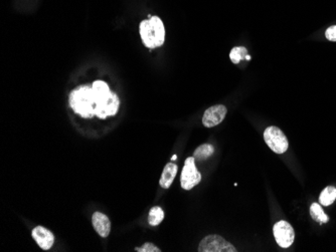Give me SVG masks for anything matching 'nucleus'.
I'll return each mask as SVG.
<instances>
[{
	"instance_id": "obj_1",
	"label": "nucleus",
	"mask_w": 336,
	"mask_h": 252,
	"mask_svg": "<svg viewBox=\"0 0 336 252\" xmlns=\"http://www.w3.org/2000/svg\"><path fill=\"white\" fill-rule=\"evenodd\" d=\"M70 106L73 111L82 118H92L95 116L96 101L92 88L81 86L75 89L70 95Z\"/></svg>"
},
{
	"instance_id": "obj_2",
	"label": "nucleus",
	"mask_w": 336,
	"mask_h": 252,
	"mask_svg": "<svg viewBox=\"0 0 336 252\" xmlns=\"http://www.w3.org/2000/svg\"><path fill=\"white\" fill-rule=\"evenodd\" d=\"M140 35L143 43L148 48L161 46L165 39V29L162 20L157 16H152L148 20L140 23Z\"/></svg>"
},
{
	"instance_id": "obj_3",
	"label": "nucleus",
	"mask_w": 336,
	"mask_h": 252,
	"mask_svg": "<svg viewBox=\"0 0 336 252\" xmlns=\"http://www.w3.org/2000/svg\"><path fill=\"white\" fill-rule=\"evenodd\" d=\"M264 140L268 147L276 154H284L289 148L287 137L277 127H268L264 132Z\"/></svg>"
},
{
	"instance_id": "obj_4",
	"label": "nucleus",
	"mask_w": 336,
	"mask_h": 252,
	"mask_svg": "<svg viewBox=\"0 0 336 252\" xmlns=\"http://www.w3.org/2000/svg\"><path fill=\"white\" fill-rule=\"evenodd\" d=\"M202 181V175L196 166L195 157H189L185 160L181 172L180 183L184 190H191Z\"/></svg>"
},
{
	"instance_id": "obj_5",
	"label": "nucleus",
	"mask_w": 336,
	"mask_h": 252,
	"mask_svg": "<svg viewBox=\"0 0 336 252\" xmlns=\"http://www.w3.org/2000/svg\"><path fill=\"white\" fill-rule=\"evenodd\" d=\"M200 252H235L236 249L220 235L205 237L199 246Z\"/></svg>"
},
{
	"instance_id": "obj_6",
	"label": "nucleus",
	"mask_w": 336,
	"mask_h": 252,
	"mask_svg": "<svg viewBox=\"0 0 336 252\" xmlns=\"http://www.w3.org/2000/svg\"><path fill=\"white\" fill-rule=\"evenodd\" d=\"M273 232L276 242L282 248H288L293 244L295 238V232L291 224L288 223L287 221L282 220L277 222L274 225Z\"/></svg>"
},
{
	"instance_id": "obj_7",
	"label": "nucleus",
	"mask_w": 336,
	"mask_h": 252,
	"mask_svg": "<svg viewBox=\"0 0 336 252\" xmlns=\"http://www.w3.org/2000/svg\"><path fill=\"white\" fill-rule=\"evenodd\" d=\"M119 105L120 101L118 96L111 93L106 100L96 104L95 116L100 119H106L109 116H115L119 110Z\"/></svg>"
},
{
	"instance_id": "obj_8",
	"label": "nucleus",
	"mask_w": 336,
	"mask_h": 252,
	"mask_svg": "<svg viewBox=\"0 0 336 252\" xmlns=\"http://www.w3.org/2000/svg\"><path fill=\"white\" fill-rule=\"evenodd\" d=\"M226 108L223 105H217L213 106L210 109H208L203 117V124L207 128H213V127L220 125L226 116Z\"/></svg>"
},
{
	"instance_id": "obj_9",
	"label": "nucleus",
	"mask_w": 336,
	"mask_h": 252,
	"mask_svg": "<svg viewBox=\"0 0 336 252\" xmlns=\"http://www.w3.org/2000/svg\"><path fill=\"white\" fill-rule=\"evenodd\" d=\"M31 235L42 250H49L54 245L55 235L43 226H36L32 230Z\"/></svg>"
},
{
	"instance_id": "obj_10",
	"label": "nucleus",
	"mask_w": 336,
	"mask_h": 252,
	"mask_svg": "<svg viewBox=\"0 0 336 252\" xmlns=\"http://www.w3.org/2000/svg\"><path fill=\"white\" fill-rule=\"evenodd\" d=\"M92 224L97 233L103 238L107 237L111 232V222L109 218L101 212H95L93 214Z\"/></svg>"
},
{
	"instance_id": "obj_11",
	"label": "nucleus",
	"mask_w": 336,
	"mask_h": 252,
	"mask_svg": "<svg viewBox=\"0 0 336 252\" xmlns=\"http://www.w3.org/2000/svg\"><path fill=\"white\" fill-rule=\"evenodd\" d=\"M177 166L174 164V163H168L164 169H163V172H162V175H161V179H160V186L164 189H168L175 176H176V173H177Z\"/></svg>"
},
{
	"instance_id": "obj_12",
	"label": "nucleus",
	"mask_w": 336,
	"mask_h": 252,
	"mask_svg": "<svg viewBox=\"0 0 336 252\" xmlns=\"http://www.w3.org/2000/svg\"><path fill=\"white\" fill-rule=\"evenodd\" d=\"M92 89L94 91V95H95V101H96V104L106 100L110 94L112 93L108 87V85L103 82V81H96L94 82L93 86H92Z\"/></svg>"
},
{
	"instance_id": "obj_13",
	"label": "nucleus",
	"mask_w": 336,
	"mask_h": 252,
	"mask_svg": "<svg viewBox=\"0 0 336 252\" xmlns=\"http://www.w3.org/2000/svg\"><path fill=\"white\" fill-rule=\"evenodd\" d=\"M214 153H215V148L213 145L204 144L199 148H197V150L194 153V157L198 161H204L213 156Z\"/></svg>"
},
{
	"instance_id": "obj_14",
	"label": "nucleus",
	"mask_w": 336,
	"mask_h": 252,
	"mask_svg": "<svg viewBox=\"0 0 336 252\" xmlns=\"http://www.w3.org/2000/svg\"><path fill=\"white\" fill-rule=\"evenodd\" d=\"M310 215L313 218V220H315L318 223H327L329 218L328 216L324 213L322 207L320 206V204L318 203H313L310 207Z\"/></svg>"
},
{
	"instance_id": "obj_15",
	"label": "nucleus",
	"mask_w": 336,
	"mask_h": 252,
	"mask_svg": "<svg viewBox=\"0 0 336 252\" xmlns=\"http://www.w3.org/2000/svg\"><path fill=\"white\" fill-rule=\"evenodd\" d=\"M336 199V188L333 186L326 187L320 194L319 201L320 204L323 206H329L331 205Z\"/></svg>"
},
{
	"instance_id": "obj_16",
	"label": "nucleus",
	"mask_w": 336,
	"mask_h": 252,
	"mask_svg": "<svg viewBox=\"0 0 336 252\" xmlns=\"http://www.w3.org/2000/svg\"><path fill=\"white\" fill-rule=\"evenodd\" d=\"M163 219H164V212L160 207L155 206L150 209L148 215V223L151 226L159 225L163 221Z\"/></svg>"
},
{
	"instance_id": "obj_17",
	"label": "nucleus",
	"mask_w": 336,
	"mask_h": 252,
	"mask_svg": "<svg viewBox=\"0 0 336 252\" xmlns=\"http://www.w3.org/2000/svg\"><path fill=\"white\" fill-rule=\"evenodd\" d=\"M248 55V50L244 46H238V47H233L229 53V58L230 60L234 64L237 65L239 61H242L246 56Z\"/></svg>"
},
{
	"instance_id": "obj_18",
	"label": "nucleus",
	"mask_w": 336,
	"mask_h": 252,
	"mask_svg": "<svg viewBox=\"0 0 336 252\" xmlns=\"http://www.w3.org/2000/svg\"><path fill=\"white\" fill-rule=\"evenodd\" d=\"M135 251L138 252H160L161 250L156 247L154 244L150 243V242H147L145 243L142 247H137L135 248Z\"/></svg>"
},
{
	"instance_id": "obj_19",
	"label": "nucleus",
	"mask_w": 336,
	"mask_h": 252,
	"mask_svg": "<svg viewBox=\"0 0 336 252\" xmlns=\"http://www.w3.org/2000/svg\"><path fill=\"white\" fill-rule=\"evenodd\" d=\"M325 36L329 41H336V25L330 26L326 32H325Z\"/></svg>"
},
{
	"instance_id": "obj_20",
	"label": "nucleus",
	"mask_w": 336,
	"mask_h": 252,
	"mask_svg": "<svg viewBox=\"0 0 336 252\" xmlns=\"http://www.w3.org/2000/svg\"><path fill=\"white\" fill-rule=\"evenodd\" d=\"M176 159H177V156H176V155L172 156V158H171V160H172V161H174V160H176Z\"/></svg>"
},
{
	"instance_id": "obj_21",
	"label": "nucleus",
	"mask_w": 336,
	"mask_h": 252,
	"mask_svg": "<svg viewBox=\"0 0 336 252\" xmlns=\"http://www.w3.org/2000/svg\"><path fill=\"white\" fill-rule=\"evenodd\" d=\"M246 59H247V60H250V59H251V56H250V55H247V56H246Z\"/></svg>"
}]
</instances>
